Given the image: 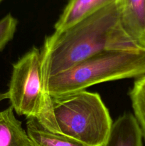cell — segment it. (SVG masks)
I'll list each match as a JSON object with an SVG mask.
<instances>
[{
  "label": "cell",
  "mask_w": 145,
  "mask_h": 146,
  "mask_svg": "<svg viewBox=\"0 0 145 146\" xmlns=\"http://www.w3.org/2000/svg\"><path fill=\"white\" fill-rule=\"evenodd\" d=\"M134 49L139 48L121 27L116 1L62 32L45 37L41 48L45 82L102 51Z\"/></svg>",
  "instance_id": "1"
},
{
  "label": "cell",
  "mask_w": 145,
  "mask_h": 146,
  "mask_svg": "<svg viewBox=\"0 0 145 146\" xmlns=\"http://www.w3.org/2000/svg\"><path fill=\"white\" fill-rule=\"evenodd\" d=\"M145 75V51L107 50L92 56L46 81L52 98L67 95L107 81Z\"/></svg>",
  "instance_id": "2"
},
{
  "label": "cell",
  "mask_w": 145,
  "mask_h": 146,
  "mask_svg": "<svg viewBox=\"0 0 145 146\" xmlns=\"http://www.w3.org/2000/svg\"><path fill=\"white\" fill-rule=\"evenodd\" d=\"M58 133L87 146H102L113 122L98 93L85 91L52 98Z\"/></svg>",
  "instance_id": "3"
},
{
  "label": "cell",
  "mask_w": 145,
  "mask_h": 146,
  "mask_svg": "<svg viewBox=\"0 0 145 146\" xmlns=\"http://www.w3.org/2000/svg\"><path fill=\"white\" fill-rule=\"evenodd\" d=\"M8 99L18 115L35 118L45 128L58 133L52 97L44 76L41 49L33 47L13 64Z\"/></svg>",
  "instance_id": "4"
},
{
  "label": "cell",
  "mask_w": 145,
  "mask_h": 146,
  "mask_svg": "<svg viewBox=\"0 0 145 146\" xmlns=\"http://www.w3.org/2000/svg\"><path fill=\"white\" fill-rule=\"evenodd\" d=\"M121 27L135 46L145 51V0H117Z\"/></svg>",
  "instance_id": "5"
},
{
  "label": "cell",
  "mask_w": 145,
  "mask_h": 146,
  "mask_svg": "<svg viewBox=\"0 0 145 146\" xmlns=\"http://www.w3.org/2000/svg\"><path fill=\"white\" fill-rule=\"evenodd\" d=\"M117 1V0H68L62 14L54 25V32H62L78 21Z\"/></svg>",
  "instance_id": "6"
},
{
  "label": "cell",
  "mask_w": 145,
  "mask_h": 146,
  "mask_svg": "<svg viewBox=\"0 0 145 146\" xmlns=\"http://www.w3.org/2000/svg\"><path fill=\"white\" fill-rule=\"evenodd\" d=\"M141 129L131 113H126L113 122L102 146H143Z\"/></svg>",
  "instance_id": "7"
},
{
  "label": "cell",
  "mask_w": 145,
  "mask_h": 146,
  "mask_svg": "<svg viewBox=\"0 0 145 146\" xmlns=\"http://www.w3.org/2000/svg\"><path fill=\"white\" fill-rule=\"evenodd\" d=\"M0 146H35L16 118L12 106L0 111Z\"/></svg>",
  "instance_id": "8"
},
{
  "label": "cell",
  "mask_w": 145,
  "mask_h": 146,
  "mask_svg": "<svg viewBox=\"0 0 145 146\" xmlns=\"http://www.w3.org/2000/svg\"><path fill=\"white\" fill-rule=\"evenodd\" d=\"M26 132L35 146H87L66 135L49 131L35 118H28Z\"/></svg>",
  "instance_id": "9"
},
{
  "label": "cell",
  "mask_w": 145,
  "mask_h": 146,
  "mask_svg": "<svg viewBox=\"0 0 145 146\" xmlns=\"http://www.w3.org/2000/svg\"><path fill=\"white\" fill-rule=\"evenodd\" d=\"M134 116L145 141V75L139 77L129 91Z\"/></svg>",
  "instance_id": "10"
},
{
  "label": "cell",
  "mask_w": 145,
  "mask_h": 146,
  "mask_svg": "<svg viewBox=\"0 0 145 146\" xmlns=\"http://www.w3.org/2000/svg\"><path fill=\"white\" fill-rule=\"evenodd\" d=\"M18 21L11 14L0 19V51L14 37Z\"/></svg>",
  "instance_id": "11"
},
{
  "label": "cell",
  "mask_w": 145,
  "mask_h": 146,
  "mask_svg": "<svg viewBox=\"0 0 145 146\" xmlns=\"http://www.w3.org/2000/svg\"><path fill=\"white\" fill-rule=\"evenodd\" d=\"M9 96H8V93H0V102L4 100L8 99Z\"/></svg>",
  "instance_id": "12"
},
{
  "label": "cell",
  "mask_w": 145,
  "mask_h": 146,
  "mask_svg": "<svg viewBox=\"0 0 145 146\" xmlns=\"http://www.w3.org/2000/svg\"><path fill=\"white\" fill-rule=\"evenodd\" d=\"M1 1V0H0V1Z\"/></svg>",
  "instance_id": "13"
}]
</instances>
